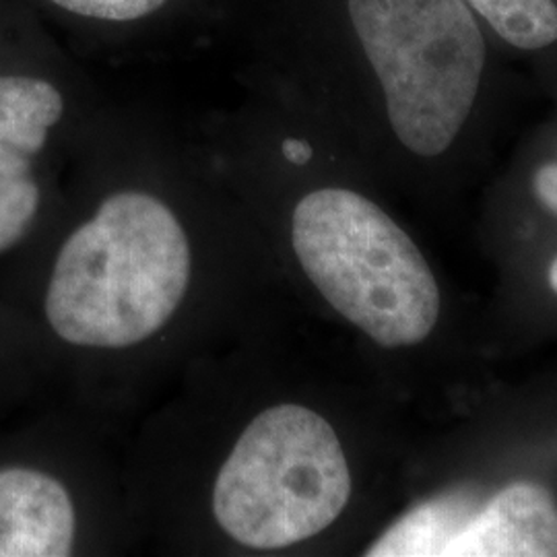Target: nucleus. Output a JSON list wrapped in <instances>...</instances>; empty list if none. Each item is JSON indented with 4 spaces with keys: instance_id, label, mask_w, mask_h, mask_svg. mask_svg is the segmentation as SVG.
Here are the masks:
<instances>
[{
    "instance_id": "obj_1",
    "label": "nucleus",
    "mask_w": 557,
    "mask_h": 557,
    "mask_svg": "<svg viewBox=\"0 0 557 557\" xmlns=\"http://www.w3.org/2000/svg\"><path fill=\"white\" fill-rule=\"evenodd\" d=\"M188 281L190 246L172 209L145 193H116L60 248L46 317L66 343L133 347L174 317Z\"/></svg>"
},
{
    "instance_id": "obj_2",
    "label": "nucleus",
    "mask_w": 557,
    "mask_h": 557,
    "mask_svg": "<svg viewBox=\"0 0 557 557\" xmlns=\"http://www.w3.org/2000/svg\"><path fill=\"white\" fill-rule=\"evenodd\" d=\"M299 264L343 319L382 347H409L440 317L430 264L376 202L347 188H320L292 220Z\"/></svg>"
},
{
    "instance_id": "obj_3",
    "label": "nucleus",
    "mask_w": 557,
    "mask_h": 557,
    "mask_svg": "<svg viewBox=\"0 0 557 557\" xmlns=\"http://www.w3.org/2000/svg\"><path fill=\"white\" fill-rule=\"evenodd\" d=\"M391 126L413 153H444L469 119L485 40L465 0H347Z\"/></svg>"
},
{
    "instance_id": "obj_4",
    "label": "nucleus",
    "mask_w": 557,
    "mask_h": 557,
    "mask_svg": "<svg viewBox=\"0 0 557 557\" xmlns=\"http://www.w3.org/2000/svg\"><path fill=\"white\" fill-rule=\"evenodd\" d=\"M349 496V465L331 423L283 403L239 436L215 481L213 512L242 545L283 549L329 529Z\"/></svg>"
},
{
    "instance_id": "obj_5",
    "label": "nucleus",
    "mask_w": 557,
    "mask_h": 557,
    "mask_svg": "<svg viewBox=\"0 0 557 557\" xmlns=\"http://www.w3.org/2000/svg\"><path fill=\"white\" fill-rule=\"evenodd\" d=\"M444 557H557V502L549 490L515 483L481 504Z\"/></svg>"
},
{
    "instance_id": "obj_6",
    "label": "nucleus",
    "mask_w": 557,
    "mask_h": 557,
    "mask_svg": "<svg viewBox=\"0 0 557 557\" xmlns=\"http://www.w3.org/2000/svg\"><path fill=\"white\" fill-rule=\"evenodd\" d=\"M75 508L64 485L34 469L0 471V557L71 556Z\"/></svg>"
},
{
    "instance_id": "obj_7",
    "label": "nucleus",
    "mask_w": 557,
    "mask_h": 557,
    "mask_svg": "<svg viewBox=\"0 0 557 557\" xmlns=\"http://www.w3.org/2000/svg\"><path fill=\"white\" fill-rule=\"evenodd\" d=\"M478 498L455 492L416 506L366 552L370 557H444L448 543L475 515Z\"/></svg>"
},
{
    "instance_id": "obj_8",
    "label": "nucleus",
    "mask_w": 557,
    "mask_h": 557,
    "mask_svg": "<svg viewBox=\"0 0 557 557\" xmlns=\"http://www.w3.org/2000/svg\"><path fill=\"white\" fill-rule=\"evenodd\" d=\"M64 103L54 85L34 77H0V143L38 153Z\"/></svg>"
},
{
    "instance_id": "obj_9",
    "label": "nucleus",
    "mask_w": 557,
    "mask_h": 557,
    "mask_svg": "<svg viewBox=\"0 0 557 557\" xmlns=\"http://www.w3.org/2000/svg\"><path fill=\"white\" fill-rule=\"evenodd\" d=\"M502 40L520 50H541L557 40L554 0H465Z\"/></svg>"
},
{
    "instance_id": "obj_10",
    "label": "nucleus",
    "mask_w": 557,
    "mask_h": 557,
    "mask_svg": "<svg viewBox=\"0 0 557 557\" xmlns=\"http://www.w3.org/2000/svg\"><path fill=\"white\" fill-rule=\"evenodd\" d=\"M40 205V188L20 149L0 143V252L15 246Z\"/></svg>"
},
{
    "instance_id": "obj_11",
    "label": "nucleus",
    "mask_w": 557,
    "mask_h": 557,
    "mask_svg": "<svg viewBox=\"0 0 557 557\" xmlns=\"http://www.w3.org/2000/svg\"><path fill=\"white\" fill-rule=\"evenodd\" d=\"M69 13L100 21H135L161 9L168 0H52Z\"/></svg>"
},
{
    "instance_id": "obj_12",
    "label": "nucleus",
    "mask_w": 557,
    "mask_h": 557,
    "mask_svg": "<svg viewBox=\"0 0 557 557\" xmlns=\"http://www.w3.org/2000/svg\"><path fill=\"white\" fill-rule=\"evenodd\" d=\"M535 193L549 211L557 213V163H545L543 168H539L535 174ZM549 285L557 294V259L549 269Z\"/></svg>"
},
{
    "instance_id": "obj_13",
    "label": "nucleus",
    "mask_w": 557,
    "mask_h": 557,
    "mask_svg": "<svg viewBox=\"0 0 557 557\" xmlns=\"http://www.w3.org/2000/svg\"><path fill=\"white\" fill-rule=\"evenodd\" d=\"M281 151L285 156V160L296 163V165H306L312 160V147L306 140L285 139L281 145Z\"/></svg>"
}]
</instances>
